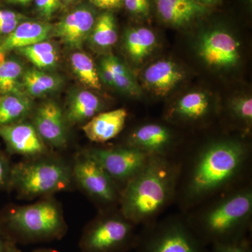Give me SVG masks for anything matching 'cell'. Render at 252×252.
<instances>
[{"instance_id": "6da1fadb", "label": "cell", "mask_w": 252, "mask_h": 252, "mask_svg": "<svg viewBox=\"0 0 252 252\" xmlns=\"http://www.w3.org/2000/svg\"><path fill=\"white\" fill-rule=\"evenodd\" d=\"M177 165L175 203L182 213L252 182V149L248 136H212L175 156Z\"/></svg>"}, {"instance_id": "7a4b0ae2", "label": "cell", "mask_w": 252, "mask_h": 252, "mask_svg": "<svg viewBox=\"0 0 252 252\" xmlns=\"http://www.w3.org/2000/svg\"><path fill=\"white\" fill-rule=\"evenodd\" d=\"M182 214L197 238L208 248L250 238L252 182L219 194Z\"/></svg>"}, {"instance_id": "3957f363", "label": "cell", "mask_w": 252, "mask_h": 252, "mask_svg": "<svg viewBox=\"0 0 252 252\" xmlns=\"http://www.w3.org/2000/svg\"><path fill=\"white\" fill-rule=\"evenodd\" d=\"M177 165L175 157L152 156L122 189L119 210L139 226L153 223L175 203Z\"/></svg>"}, {"instance_id": "277c9868", "label": "cell", "mask_w": 252, "mask_h": 252, "mask_svg": "<svg viewBox=\"0 0 252 252\" xmlns=\"http://www.w3.org/2000/svg\"><path fill=\"white\" fill-rule=\"evenodd\" d=\"M136 252H210L190 229L183 214L169 215L142 226Z\"/></svg>"}, {"instance_id": "5b68a950", "label": "cell", "mask_w": 252, "mask_h": 252, "mask_svg": "<svg viewBox=\"0 0 252 252\" xmlns=\"http://www.w3.org/2000/svg\"><path fill=\"white\" fill-rule=\"evenodd\" d=\"M72 170L54 159H36L11 167L10 188L25 198L64 190L70 185Z\"/></svg>"}, {"instance_id": "8992f818", "label": "cell", "mask_w": 252, "mask_h": 252, "mask_svg": "<svg viewBox=\"0 0 252 252\" xmlns=\"http://www.w3.org/2000/svg\"><path fill=\"white\" fill-rule=\"evenodd\" d=\"M137 225L119 210L102 211L88 225L81 237L83 252H127L135 250L138 240Z\"/></svg>"}, {"instance_id": "52a82bcc", "label": "cell", "mask_w": 252, "mask_h": 252, "mask_svg": "<svg viewBox=\"0 0 252 252\" xmlns=\"http://www.w3.org/2000/svg\"><path fill=\"white\" fill-rule=\"evenodd\" d=\"M8 229L29 240H49L63 237L66 225L58 204L43 200L9 212L5 218Z\"/></svg>"}, {"instance_id": "ba28073f", "label": "cell", "mask_w": 252, "mask_h": 252, "mask_svg": "<svg viewBox=\"0 0 252 252\" xmlns=\"http://www.w3.org/2000/svg\"><path fill=\"white\" fill-rule=\"evenodd\" d=\"M72 175L81 189L101 207L102 211L119 207L122 194L120 187L85 152L76 159Z\"/></svg>"}, {"instance_id": "9c48e42d", "label": "cell", "mask_w": 252, "mask_h": 252, "mask_svg": "<svg viewBox=\"0 0 252 252\" xmlns=\"http://www.w3.org/2000/svg\"><path fill=\"white\" fill-rule=\"evenodd\" d=\"M84 152L102 167L122 190L142 170L150 157L139 149L124 144L94 147Z\"/></svg>"}, {"instance_id": "30bf717a", "label": "cell", "mask_w": 252, "mask_h": 252, "mask_svg": "<svg viewBox=\"0 0 252 252\" xmlns=\"http://www.w3.org/2000/svg\"><path fill=\"white\" fill-rule=\"evenodd\" d=\"M184 144L173 127L163 123L148 122L134 127L124 145L139 149L149 157H175Z\"/></svg>"}, {"instance_id": "8fae6325", "label": "cell", "mask_w": 252, "mask_h": 252, "mask_svg": "<svg viewBox=\"0 0 252 252\" xmlns=\"http://www.w3.org/2000/svg\"><path fill=\"white\" fill-rule=\"evenodd\" d=\"M199 55L207 65L215 68L234 67L240 59V44L228 32L215 30L202 37Z\"/></svg>"}, {"instance_id": "7c38bea8", "label": "cell", "mask_w": 252, "mask_h": 252, "mask_svg": "<svg viewBox=\"0 0 252 252\" xmlns=\"http://www.w3.org/2000/svg\"><path fill=\"white\" fill-rule=\"evenodd\" d=\"M66 124L61 107L49 101L36 109L32 125L44 143L55 148H63L67 144Z\"/></svg>"}, {"instance_id": "4fadbf2b", "label": "cell", "mask_w": 252, "mask_h": 252, "mask_svg": "<svg viewBox=\"0 0 252 252\" xmlns=\"http://www.w3.org/2000/svg\"><path fill=\"white\" fill-rule=\"evenodd\" d=\"M0 137L11 154L34 158L47 152L46 144L32 124L18 122L0 126Z\"/></svg>"}, {"instance_id": "5bb4252c", "label": "cell", "mask_w": 252, "mask_h": 252, "mask_svg": "<svg viewBox=\"0 0 252 252\" xmlns=\"http://www.w3.org/2000/svg\"><path fill=\"white\" fill-rule=\"evenodd\" d=\"M212 109L206 94L190 93L179 99L168 109L165 119L173 125H194L206 121L211 115Z\"/></svg>"}, {"instance_id": "9a60e30c", "label": "cell", "mask_w": 252, "mask_h": 252, "mask_svg": "<svg viewBox=\"0 0 252 252\" xmlns=\"http://www.w3.org/2000/svg\"><path fill=\"white\" fill-rule=\"evenodd\" d=\"M90 9L79 8L67 15L54 28V35L71 49H80L89 39L94 24Z\"/></svg>"}, {"instance_id": "2e32d148", "label": "cell", "mask_w": 252, "mask_h": 252, "mask_svg": "<svg viewBox=\"0 0 252 252\" xmlns=\"http://www.w3.org/2000/svg\"><path fill=\"white\" fill-rule=\"evenodd\" d=\"M185 79V73L175 63L160 60L144 70V85L158 97H165Z\"/></svg>"}, {"instance_id": "e0dca14e", "label": "cell", "mask_w": 252, "mask_h": 252, "mask_svg": "<svg viewBox=\"0 0 252 252\" xmlns=\"http://www.w3.org/2000/svg\"><path fill=\"white\" fill-rule=\"evenodd\" d=\"M127 117V111L124 108L100 112L86 122L82 130L91 142L106 143L122 132Z\"/></svg>"}, {"instance_id": "ac0fdd59", "label": "cell", "mask_w": 252, "mask_h": 252, "mask_svg": "<svg viewBox=\"0 0 252 252\" xmlns=\"http://www.w3.org/2000/svg\"><path fill=\"white\" fill-rule=\"evenodd\" d=\"M98 72L99 78L107 85L131 96H140V86L132 73L115 56H109L104 58L101 61Z\"/></svg>"}, {"instance_id": "d6986e66", "label": "cell", "mask_w": 252, "mask_h": 252, "mask_svg": "<svg viewBox=\"0 0 252 252\" xmlns=\"http://www.w3.org/2000/svg\"><path fill=\"white\" fill-rule=\"evenodd\" d=\"M49 23L27 21L20 23L0 44L1 52H9L46 41L52 31Z\"/></svg>"}, {"instance_id": "ffe728a7", "label": "cell", "mask_w": 252, "mask_h": 252, "mask_svg": "<svg viewBox=\"0 0 252 252\" xmlns=\"http://www.w3.org/2000/svg\"><path fill=\"white\" fill-rule=\"evenodd\" d=\"M156 4L160 18L175 26L188 24L207 11L203 4L195 0H156Z\"/></svg>"}, {"instance_id": "44dd1931", "label": "cell", "mask_w": 252, "mask_h": 252, "mask_svg": "<svg viewBox=\"0 0 252 252\" xmlns=\"http://www.w3.org/2000/svg\"><path fill=\"white\" fill-rule=\"evenodd\" d=\"M103 105L100 99L93 93L81 91L71 97L64 117L70 124L88 122L101 112Z\"/></svg>"}, {"instance_id": "7402d4cb", "label": "cell", "mask_w": 252, "mask_h": 252, "mask_svg": "<svg viewBox=\"0 0 252 252\" xmlns=\"http://www.w3.org/2000/svg\"><path fill=\"white\" fill-rule=\"evenodd\" d=\"M156 45L157 37L148 28H132L126 33V51L134 62L142 63L152 54Z\"/></svg>"}, {"instance_id": "603a6c76", "label": "cell", "mask_w": 252, "mask_h": 252, "mask_svg": "<svg viewBox=\"0 0 252 252\" xmlns=\"http://www.w3.org/2000/svg\"><path fill=\"white\" fill-rule=\"evenodd\" d=\"M62 81L57 76L32 68L23 72L22 87L29 97H40L59 89Z\"/></svg>"}, {"instance_id": "cb8c5ba5", "label": "cell", "mask_w": 252, "mask_h": 252, "mask_svg": "<svg viewBox=\"0 0 252 252\" xmlns=\"http://www.w3.org/2000/svg\"><path fill=\"white\" fill-rule=\"evenodd\" d=\"M32 102L24 94H6L0 97V126L16 124L31 112Z\"/></svg>"}, {"instance_id": "d4e9b609", "label": "cell", "mask_w": 252, "mask_h": 252, "mask_svg": "<svg viewBox=\"0 0 252 252\" xmlns=\"http://www.w3.org/2000/svg\"><path fill=\"white\" fill-rule=\"evenodd\" d=\"M38 69H52L58 62L56 48L49 41H44L18 49Z\"/></svg>"}, {"instance_id": "484cf974", "label": "cell", "mask_w": 252, "mask_h": 252, "mask_svg": "<svg viewBox=\"0 0 252 252\" xmlns=\"http://www.w3.org/2000/svg\"><path fill=\"white\" fill-rule=\"evenodd\" d=\"M89 38L94 46L100 49H108L116 44L118 39L117 26L111 13H104L99 16Z\"/></svg>"}, {"instance_id": "4316f807", "label": "cell", "mask_w": 252, "mask_h": 252, "mask_svg": "<svg viewBox=\"0 0 252 252\" xmlns=\"http://www.w3.org/2000/svg\"><path fill=\"white\" fill-rule=\"evenodd\" d=\"M70 63L73 72L83 84L91 89L100 90L98 71L88 55L81 52L74 53L71 56Z\"/></svg>"}, {"instance_id": "83f0119b", "label": "cell", "mask_w": 252, "mask_h": 252, "mask_svg": "<svg viewBox=\"0 0 252 252\" xmlns=\"http://www.w3.org/2000/svg\"><path fill=\"white\" fill-rule=\"evenodd\" d=\"M22 64L14 59L7 60L0 65V93L3 94H23Z\"/></svg>"}, {"instance_id": "f1b7e54d", "label": "cell", "mask_w": 252, "mask_h": 252, "mask_svg": "<svg viewBox=\"0 0 252 252\" xmlns=\"http://www.w3.org/2000/svg\"><path fill=\"white\" fill-rule=\"evenodd\" d=\"M232 119L240 127V133L250 136L252 124V99L249 96L235 97L228 104Z\"/></svg>"}, {"instance_id": "f546056e", "label": "cell", "mask_w": 252, "mask_h": 252, "mask_svg": "<svg viewBox=\"0 0 252 252\" xmlns=\"http://www.w3.org/2000/svg\"><path fill=\"white\" fill-rule=\"evenodd\" d=\"M25 16L14 11L0 10V34L8 35L16 29Z\"/></svg>"}, {"instance_id": "4dcf8cb0", "label": "cell", "mask_w": 252, "mask_h": 252, "mask_svg": "<svg viewBox=\"0 0 252 252\" xmlns=\"http://www.w3.org/2000/svg\"><path fill=\"white\" fill-rule=\"evenodd\" d=\"M210 248V252H252L251 237L236 243L215 244Z\"/></svg>"}, {"instance_id": "1f68e13d", "label": "cell", "mask_w": 252, "mask_h": 252, "mask_svg": "<svg viewBox=\"0 0 252 252\" xmlns=\"http://www.w3.org/2000/svg\"><path fill=\"white\" fill-rule=\"evenodd\" d=\"M36 9L41 16L49 19L61 7V0H34Z\"/></svg>"}, {"instance_id": "d6a6232c", "label": "cell", "mask_w": 252, "mask_h": 252, "mask_svg": "<svg viewBox=\"0 0 252 252\" xmlns=\"http://www.w3.org/2000/svg\"><path fill=\"white\" fill-rule=\"evenodd\" d=\"M123 3L133 14L147 16L150 11L149 0H123Z\"/></svg>"}, {"instance_id": "836d02e7", "label": "cell", "mask_w": 252, "mask_h": 252, "mask_svg": "<svg viewBox=\"0 0 252 252\" xmlns=\"http://www.w3.org/2000/svg\"><path fill=\"white\" fill-rule=\"evenodd\" d=\"M11 167L6 158L0 152V189L10 188Z\"/></svg>"}, {"instance_id": "e575fe53", "label": "cell", "mask_w": 252, "mask_h": 252, "mask_svg": "<svg viewBox=\"0 0 252 252\" xmlns=\"http://www.w3.org/2000/svg\"><path fill=\"white\" fill-rule=\"evenodd\" d=\"M91 1L97 8L106 10L118 9L124 4L123 0H91Z\"/></svg>"}, {"instance_id": "d590c367", "label": "cell", "mask_w": 252, "mask_h": 252, "mask_svg": "<svg viewBox=\"0 0 252 252\" xmlns=\"http://www.w3.org/2000/svg\"><path fill=\"white\" fill-rule=\"evenodd\" d=\"M4 252H21L15 246L11 240H6V248Z\"/></svg>"}, {"instance_id": "8d00e7d4", "label": "cell", "mask_w": 252, "mask_h": 252, "mask_svg": "<svg viewBox=\"0 0 252 252\" xmlns=\"http://www.w3.org/2000/svg\"><path fill=\"white\" fill-rule=\"evenodd\" d=\"M6 240L4 238V233L1 230V225H0V252H4L5 248H6Z\"/></svg>"}, {"instance_id": "74e56055", "label": "cell", "mask_w": 252, "mask_h": 252, "mask_svg": "<svg viewBox=\"0 0 252 252\" xmlns=\"http://www.w3.org/2000/svg\"><path fill=\"white\" fill-rule=\"evenodd\" d=\"M9 3L14 4H19V5H27L29 4L32 0H6Z\"/></svg>"}, {"instance_id": "f35d334b", "label": "cell", "mask_w": 252, "mask_h": 252, "mask_svg": "<svg viewBox=\"0 0 252 252\" xmlns=\"http://www.w3.org/2000/svg\"><path fill=\"white\" fill-rule=\"evenodd\" d=\"M200 3H205V4H211V3L216 2L217 0H195Z\"/></svg>"}, {"instance_id": "ab89813d", "label": "cell", "mask_w": 252, "mask_h": 252, "mask_svg": "<svg viewBox=\"0 0 252 252\" xmlns=\"http://www.w3.org/2000/svg\"><path fill=\"white\" fill-rule=\"evenodd\" d=\"M5 61V56L3 52L0 51V65Z\"/></svg>"}, {"instance_id": "60d3db41", "label": "cell", "mask_w": 252, "mask_h": 252, "mask_svg": "<svg viewBox=\"0 0 252 252\" xmlns=\"http://www.w3.org/2000/svg\"><path fill=\"white\" fill-rule=\"evenodd\" d=\"M34 252H56L54 250H47V249H41V250H35Z\"/></svg>"}, {"instance_id": "b9f144b4", "label": "cell", "mask_w": 252, "mask_h": 252, "mask_svg": "<svg viewBox=\"0 0 252 252\" xmlns=\"http://www.w3.org/2000/svg\"><path fill=\"white\" fill-rule=\"evenodd\" d=\"M61 1H64V2H71V1H74V0H61Z\"/></svg>"}]
</instances>
